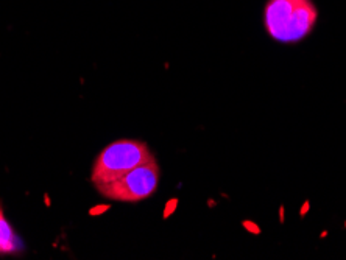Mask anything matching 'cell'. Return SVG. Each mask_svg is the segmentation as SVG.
<instances>
[{"mask_svg": "<svg viewBox=\"0 0 346 260\" xmlns=\"http://www.w3.org/2000/svg\"><path fill=\"white\" fill-rule=\"evenodd\" d=\"M318 22L314 0H267L264 27L267 35L281 44H298L306 39Z\"/></svg>", "mask_w": 346, "mask_h": 260, "instance_id": "obj_1", "label": "cell"}, {"mask_svg": "<svg viewBox=\"0 0 346 260\" xmlns=\"http://www.w3.org/2000/svg\"><path fill=\"white\" fill-rule=\"evenodd\" d=\"M159 184V167L156 161L145 162L136 169L130 170L122 178L109 182L106 186L97 187L103 196L114 201L136 203L147 199L155 194Z\"/></svg>", "mask_w": 346, "mask_h": 260, "instance_id": "obj_3", "label": "cell"}, {"mask_svg": "<svg viewBox=\"0 0 346 260\" xmlns=\"http://www.w3.org/2000/svg\"><path fill=\"white\" fill-rule=\"evenodd\" d=\"M175 206H176V199H173V201H170V203L167 204V211H165V217H168L170 215V212H173L175 211Z\"/></svg>", "mask_w": 346, "mask_h": 260, "instance_id": "obj_7", "label": "cell"}, {"mask_svg": "<svg viewBox=\"0 0 346 260\" xmlns=\"http://www.w3.org/2000/svg\"><path fill=\"white\" fill-rule=\"evenodd\" d=\"M310 211V201H304V203H302V206H301V211H300V215L301 217H306V214Z\"/></svg>", "mask_w": 346, "mask_h": 260, "instance_id": "obj_6", "label": "cell"}, {"mask_svg": "<svg viewBox=\"0 0 346 260\" xmlns=\"http://www.w3.org/2000/svg\"><path fill=\"white\" fill-rule=\"evenodd\" d=\"M284 212H285V206H281V207H279V223H281V224H284V221H285Z\"/></svg>", "mask_w": 346, "mask_h": 260, "instance_id": "obj_8", "label": "cell"}, {"mask_svg": "<svg viewBox=\"0 0 346 260\" xmlns=\"http://www.w3.org/2000/svg\"><path fill=\"white\" fill-rule=\"evenodd\" d=\"M16 249V237L10 221L6 220L3 209L0 207V254L11 253Z\"/></svg>", "mask_w": 346, "mask_h": 260, "instance_id": "obj_4", "label": "cell"}, {"mask_svg": "<svg viewBox=\"0 0 346 260\" xmlns=\"http://www.w3.org/2000/svg\"><path fill=\"white\" fill-rule=\"evenodd\" d=\"M345 228H346V221H345Z\"/></svg>", "mask_w": 346, "mask_h": 260, "instance_id": "obj_10", "label": "cell"}, {"mask_svg": "<svg viewBox=\"0 0 346 260\" xmlns=\"http://www.w3.org/2000/svg\"><path fill=\"white\" fill-rule=\"evenodd\" d=\"M326 236H327V231H323V232H322V236H320V237L323 238V237H326Z\"/></svg>", "mask_w": 346, "mask_h": 260, "instance_id": "obj_9", "label": "cell"}, {"mask_svg": "<svg viewBox=\"0 0 346 260\" xmlns=\"http://www.w3.org/2000/svg\"><path fill=\"white\" fill-rule=\"evenodd\" d=\"M242 226L245 229H247L248 232H251L253 236H259L260 232H262V229L259 228V226L254 223V221H251V220H245L243 223H242Z\"/></svg>", "mask_w": 346, "mask_h": 260, "instance_id": "obj_5", "label": "cell"}, {"mask_svg": "<svg viewBox=\"0 0 346 260\" xmlns=\"http://www.w3.org/2000/svg\"><path fill=\"white\" fill-rule=\"evenodd\" d=\"M153 159V154L143 142L131 139L115 140L106 145L95 157L91 179L95 187H102Z\"/></svg>", "mask_w": 346, "mask_h": 260, "instance_id": "obj_2", "label": "cell"}]
</instances>
